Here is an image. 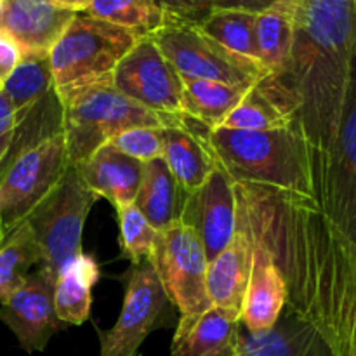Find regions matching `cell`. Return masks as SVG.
<instances>
[{
	"label": "cell",
	"mask_w": 356,
	"mask_h": 356,
	"mask_svg": "<svg viewBox=\"0 0 356 356\" xmlns=\"http://www.w3.org/2000/svg\"><path fill=\"white\" fill-rule=\"evenodd\" d=\"M76 13L52 0H2L0 31L9 35L21 56H49Z\"/></svg>",
	"instance_id": "5bb4252c"
},
{
	"label": "cell",
	"mask_w": 356,
	"mask_h": 356,
	"mask_svg": "<svg viewBox=\"0 0 356 356\" xmlns=\"http://www.w3.org/2000/svg\"><path fill=\"white\" fill-rule=\"evenodd\" d=\"M108 143L120 153L141 163L159 159L163 153L162 129L159 127L127 129V131L111 138Z\"/></svg>",
	"instance_id": "4dcf8cb0"
},
{
	"label": "cell",
	"mask_w": 356,
	"mask_h": 356,
	"mask_svg": "<svg viewBox=\"0 0 356 356\" xmlns=\"http://www.w3.org/2000/svg\"><path fill=\"white\" fill-rule=\"evenodd\" d=\"M149 37L183 79L250 89L270 73L261 63L229 51L204 33L198 23L183 17H172Z\"/></svg>",
	"instance_id": "8992f818"
},
{
	"label": "cell",
	"mask_w": 356,
	"mask_h": 356,
	"mask_svg": "<svg viewBox=\"0 0 356 356\" xmlns=\"http://www.w3.org/2000/svg\"><path fill=\"white\" fill-rule=\"evenodd\" d=\"M148 2L156 3V6H160V7H162V9H165L167 13L174 14V16L183 17V19L191 21L190 14L186 13V9H184V7L181 6V3L177 2V0H148Z\"/></svg>",
	"instance_id": "d590c367"
},
{
	"label": "cell",
	"mask_w": 356,
	"mask_h": 356,
	"mask_svg": "<svg viewBox=\"0 0 356 356\" xmlns=\"http://www.w3.org/2000/svg\"><path fill=\"white\" fill-rule=\"evenodd\" d=\"M58 7L66 10H72V13H83L87 7L92 3V0H52Z\"/></svg>",
	"instance_id": "8d00e7d4"
},
{
	"label": "cell",
	"mask_w": 356,
	"mask_h": 356,
	"mask_svg": "<svg viewBox=\"0 0 356 356\" xmlns=\"http://www.w3.org/2000/svg\"><path fill=\"white\" fill-rule=\"evenodd\" d=\"M294 9H271L256 14V45L261 65L275 75H282L287 66L294 33Z\"/></svg>",
	"instance_id": "4316f807"
},
{
	"label": "cell",
	"mask_w": 356,
	"mask_h": 356,
	"mask_svg": "<svg viewBox=\"0 0 356 356\" xmlns=\"http://www.w3.org/2000/svg\"><path fill=\"white\" fill-rule=\"evenodd\" d=\"M179 221L197 233L209 263L228 245L236 229V191L219 162L205 183L186 195Z\"/></svg>",
	"instance_id": "4fadbf2b"
},
{
	"label": "cell",
	"mask_w": 356,
	"mask_h": 356,
	"mask_svg": "<svg viewBox=\"0 0 356 356\" xmlns=\"http://www.w3.org/2000/svg\"><path fill=\"white\" fill-rule=\"evenodd\" d=\"M148 261L179 318H191L212 308L207 292V254L190 226L177 221L156 233Z\"/></svg>",
	"instance_id": "ba28073f"
},
{
	"label": "cell",
	"mask_w": 356,
	"mask_h": 356,
	"mask_svg": "<svg viewBox=\"0 0 356 356\" xmlns=\"http://www.w3.org/2000/svg\"><path fill=\"white\" fill-rule=\"evenodd\" d=\"M99 280V266L87 254H79L54 282V309L65 325H82L89 320L92 287Z\"/></svg>",
	"instance_id": "603a6c76"
},
{
	"label": "cell",
	"mask_w": 356,
	"mask_h": 356,
	"mask_svg": "<svg viewBox=\"0 0 356 356\" xmlns=\"http://www.w3.org/2000/svg\"><path fill=\"white\" fill-rule=\"evenodd\" d=\"M83 14L110 21L141 37H149L172 17H177L148 0H92Z\"/></svg>",
	"instance_id": "83f0119b"
},
{
	"label": "cell",
	"mask_w": 356,
	"mask_h": 356,
	"mask_svg": "<svg viewBox=\"0 0 356 356\" xmlns=\"http://www.w3.org/2000/svg\"><path fill=\"white\" fill-rule=\"evenodd\" d=\"M6 156H7V152L3 148H0V165H2V163H3Z\"/></svg>",
	"instance_id": "74e56055"
},
{
	"label": "cell",
	"mask_w": 356,
	"mask_h": 356,
	"mask_svg": "<svg viewBox=\"0 0 356 356\" xmlns=\"http://www.w3.org/2000/svg\"><path fill=\"white\" fill-rule=\"evenodd\" d=\"M0 174V240L19 226L51 193L68 169L63 132L3 160Z\"/></svg>",
	"instance_id": "52a82bcc"
},
{
	"label": "cell",
	"mask_w": 356,
	"mask_h": 356,
	"mask_svg": "<svg viewBox=\"0 0 356 356\" xmlns=\"http://www.w3.org/2000/svg\"><path fill=\"white\" fill-rule=\"evenodd\" d=\"M75 167L97 197L108 198L115 207L134 204L143 177L141 162L106 143Z\"/></svg>",
	"instance_id": "ffe728a7"
},
{
	"label": "cell",
	"mask_w": 356,
	"mask_h": 356,
	"mask_svg": "<svg viewBox=\"0 0 356 356\" xmlns=\"http://www.w3.org/2000/svg\"><path fill=\"white\" fill-rule=\"evenodd\" d=\"M138 356H141V355H138Z\"/></svg>",
	"instance_id": "60d3db41"
},
{
	"label": "cell",
	"mask_w": 356,
	"mask_h": 356,
	"mask_svg": "<svg viewBox=\"0 0 356 356\" xmlns=\"http://www.w3.org/2000/svg\"><path fill=\"white\" fill-rule=\"evenodd\" d=\"M117 209L118 229H120V247L124 256L134 264H141L152 256L156 232L149 226L145 216L134 204L120 205Z\"/></svg>",
	"instance_id": "f546056e"
},
{
	"label": "cell",
	"mask_w": 356,
	"mask_h": 356,
	"mask_svg": "<svg viewBox=\"0 0 356 356\" xmlns=\"http://www.w3.org/2000/svg\"><path fill=\"white\" fill-rule=\"evenodd\" d=\"M240 316L212 306L191 318H179L170 356H240Z\"/></svg>",
	"instance_id": "d6986e66"
},
{
	"label": "cell",
	"mask_w": 356,
	"mask_h": 356,
	"mask_svg": "<svg viewBox=\"0 0 356 356\" xmlns=\"http://www.w3.org/2000/svg\"><path fill=\"white\" fill-rule=\"evenodd\" d=\"M186 193L181 190L163 156L143 163V177L134 205L156 233L181 219Z\"/></svg>",
	"instance_id": "7402d4cb"
},
{
	"label": "cell",
	"mask_w": 356,
	"mask_h": 356,
	"mask_svg": "<svg viewBox=\"0 0 356 356\" xmlns=\"http://www.w3.org/2000/svg\"><path fill=\"white\" fill-rule=\"evenodd\" d=\"M143 38L124 26L79 13L49 52L52 82L58 96L111 80L125 54Z\"/></svg>",
	"instance_id": "277c9868"
},
{
	"label": "cell",
	"mask_w": 356,
	"mask_h": 356,
	"mask_svg": "<svg viewBox=\"0 0 356 356\" xmlns=\"http://www.w3.org/2000/svg\"><path fill=\"white\" fill-rule=\"evenodd\" d=\"M42 254L26 221L0 240V301L13 294L30 275L33 264L40 266Z\"/></svg>",
	"instance_id": "484cf974"
},
{
	"label": "cell",
	"mask_w": 356,
	"mask_h": 356,
	"mask_svg": "<svg viewBox=\"0 0 356 356\" xmlns=\"http://www.w3.org/2000/svg\"><path fill=\"white\" fill-rule=\"evenodd\" d=\"M54 90L49 56H24L2 82V92L16 110V125Z\"/></svg>",
	"instance_id": "d4e9b609"
},
{
	"label": "cell",
	"mask_w": 356,
	"mask_h": 356,
	"mask_svg": "<svg viewBox=\"0 0 356 356\" xmlns=\"http://www.w3.org/2000/svg\"><path fill=\"white\" fill-rule=\"evenodd\" d=\"M252 236L236 214L235 235L207 268V292L212 306L240 316L252 268Z\"/></svg>",
	"instance_id": "ac0fdd59"
},
{
	"label": "cell",
	"mask_w": 356,
	"mask_h": 356,
	"mask_svg": "<svg viewBox=\"0 0 356 356\" xmlns=\"http://www.w3.org/2000/svg\"><path fill=\"white\" fill-rule=\"evenodd\" d=\"M242 356H330L318 334L285 306L277 325L261 334H243Z\"/></svg>",
	"instance_id": "44dd1931"
},
{
	"label": "cell",
	"mask_w": 356,
	"mask_h": 356,
	"mask_svg": "<svg viewBox=\"0 0 356 356\" xmlns=\"http://www.w3.org/2000/svg\"><path fill=\"white\" fill-rule=\"evenodd\" d=\"M0 7H2V0H0Z\"/></svg>",
	"instance_id": "ab89813d"
},
{
	"label": "cell",
	"mask_w": 356,
	"mask_h": 356,
	"mask_svg": "<svg viewBox=\"0 0 356 356\" xmlns=\"http://www.w3.org/2000/svg\"><path fill=\"white\" fill-rule=\"evenodd\" d=\"M240 356H242V355H240Z\"/></svg>",
	"instance_id": "b9f144b4"
},
{
	"label": "cell",
	"mask_w": 356,
	"mask_h": 356,
	"mask_svg": "<svg viewBox=\"0 0 356 356\" xmlns=\"http://www.w3.org/2000/svg\"><path fill=\"white\" fill-rule=\"evenodd\" d=\"M0 90H2V82H0Z\"/></svg>",
	"instance_id": "f35d334b"
},
{
	"label": "cell",
	"mask_w": 356,
	"mask_h": 356,
	"mask_svg": "<svg viewBox=\"0 0 356 356\" xmlns=\"http://www.w3.org/2000/svg\"><path fill=\"white\" fill-rule=\"evenodd\" d=\"M247 90L212 80L183 79V115L193 118L209 131L218 129L242 103Z\"/></svg>",
	"instance_id": "cb8c5ba5"
},
{
	"label": "cell",
	"mask_w": 356,
	"mask_h": 356,
	"mask_svg": "<svg viewBox=\"0 0 356 356\" xmlns=\"http://www.w3.org/2000/svg\"><path fill=\"white\" fill-rule=\"evenodd\" d=\"M198 26L229 51L261 63L256 45V14L236 9H212Z\"/></svg>",
	"instance_id": "f1b7e54d"
},
{
	"label": "cell",
	"mask_w": 356,
	"mask_h": 356,
	"mask_svg": "<svg viewBox=\"0 0 356 356\" xmlns=\"http://www.w3.org/2000/svg\"><path fill=\"white\" fill-rule=\"evenodd\" d=\"M250 236L254 240L252 268L240 309V323L249 334H261L273 329L284 313L287 306V284L270 250L252 233Z\"/></svg>",
	"instance_id": "9a60e30c"
},
{
	"label": "cell",
	"mask_w": 356,
	"mask_h": 356,
	"mask_svg": "<svg viewBox=\"0 0 356 356\" xmlns=\"http://www.w3.org/2000/svg\"><path fill=\"white\" fill-rule=\"evenodd\" d=\"M320 207L356 249V56Z\"/></svg>",
	"instance_id": "8fae6325"
},
{
	"label": "cell",
	"mask_w": 356,
	"mask_h": 356,
	"mask_svg": "<svg viewBox=\"0 0 356 356\" xmlns=\"http://www.w3.org/2000/svg\"><path fill=\"white\" fill-rule=\"evenodd\" d=\"M170 301L149 261L129 271L120 316L110 330H97L99 356H138L143 341L163 323Z\"/></svg>",
	"instance_id": "9c48e42d"
},
{
	"label": "cell",
	"mask_w": 356,
	"mask_h": 356,
	"mask_svg": "<svg viewBox=\"0 0 356 356\" xmlns=\"http://www.w3.org/2000/svg\"><path fill=\"white\" fill-rule=\"evenodd\" d=\"M299 103L282 75L268 73L247 90L221 127L233 131H277L298 125ZM299 129V127H298Z\"/></svg>",
	"instance_id": "2e32d148"
},
{
	"label": "cell",
	"mask_w": 356,
	"mask_h": 356,
	"mask_svg": "<svg viewBox=\"0 0 356 356\" xmlns=\"http://www.w3.org/2000/svg\"><path fill=\"white\" fill-rule=\"evenodd\" d=\"M294 33L282 76L298 97V127L322 205L356 56V0H296Z\"/></svg>",
	"instance_id": "6da1fadb"
},
{
	"label": "cell",
	"mask_w": 356,
	"mask_h": 356,
	"mask_svg": "<svg viewBox=\"0 0 356 356\" xmlns=\"http://www.w3.org/2000/svg\"><path fill=\"white\" fill-rule=\"evenodd\" d=\"M214 9H236L261 14L271 9H296V0H218Z\"/></svg>",
	"instance_id": "1f68e13d"
},
{
	"label": "cell",
	"mask_w": 356,
	"mask_h": 356,
	"mask_svg": "<svg viewBox=\"0 0 356 356\" xmlns=\"http://www.w3.org/2000/svg\"><path fill=\"white\" fill-rule=\"evenodd\" d=\"M58 97L70 165H79L99 146L127 129H163L184 122V115L156 113L129 99L115 89L111 80L76 87Z\"/></svg>",
	"instance_id": "3957f363"
},
{
	"label": "cell",
	"mask_w": 356,
	"mask_h": 356,
	"mask_svg": "<svg viewBox=\"0 0 356 356\" xmlns=\"http://www.w3.org/2000/svg\"><path fill=\"white\" fill-rule=\"evenodd\" d=\"M207 134V127L186 115L183 124L162 129V156L186 195L202 186L218 165Z\"/></svg>",
	"instance_id": "e0dca14e"
},
{
	"label": "cell",
	"mask_w": 356,
	"mask_h": 356,
	"mask_svg": "<svg viewBox=\"0 0 356 356\" xmlns=\"http://www.w3.org/2000/svg\"><path fill=\"white\" fill-rule=\"evenodd\" d=\"M21 51L16 42L7 33L0 31V82L13 73V70L19 65Z\"/></svg>",
	"instance_id": "836d02e7"
},
{
	"label": "cell",
	"mask_w": 356,
	"mask_h": 356,
	"mask_svg": "<svg viewBox=\"0 0 356 356\" xmlns=\"http://www.w3.org/2000/svg\"><path fill=\"white\" fill-rule=\"evenodd\" d=\"M97 195L83 183L75 165H68L54 190L24 221L42 254L40 268L56 282L58 275L82 254V233Z\"/></svg>",
	"instance_id": "5b68a950"
},
{
	"label": "cell",
	"mask_w": 356,
	"mask_h": 356,
	"mask_svg": "<svg viewBox=\"0 0 356 356\" xmlns=\"http://www.w3.org/2000/svg\"><path fill=\"white\" fill-rule=\"evenodd\" d=\"M0 322L6 323L26 353L44 351L54 334L65 327L54 309V280L44 268L2 299Z\"/></svg>",
	"instance_id": "7c38bea8"
},
{
	"label": "cell",
	"mask_w": 356,
	"mask_h": 356,
	"mask_svg": "<svg viewBox=\"0 0 356 356\" xmlns=\"http://www.w3.org/2000/svg\"><path fill=\"white\" fill-rule=\"evenodd\" d=\"M207 139L219 165L235 183L315 200L309 149L298 125L277 131L218 127L209 131Z\"/></svg>",
	"instance_id": "7a4b0ae2"
},
{
	"label": "cell",
	"mask_w": 356,
	"mask_h": 356,
	"mask_svg": "<svg viewBox=\"0 0 356 356\" xmlns=\"http://www.w3.org/2000/svg\"><path fill=\"white\" fill-rule=\"evenodd\" d=\"M186 9L193 23H200L209 13L216 7L218 0H177Z\"/></svg>",
	"instance_id": "e575fe53"
},
{
	"label": "cell",
	"mask_w": 356,
	"mask_h": 356,
	"mask_svg": "<svg viewBox=\"0 0 356 356\" xmlns=\"http://www.w3.org/2000/svg\"><path fill=\"white\" fill-rule=\"evenodd\" d=\"M111 83L129 99L163 115H183V79L162 54L152 37L122 58L111 75Z\"/></svg>",
	"instance_id": "30bf717a"
},
{
	"label": "cell",
	"mask_w": 356,
	"mask_h": 356,
	"mask_svg": "<svg viewBox=\"0 0 356 356\" xmlns=\"http://www.w3.org/2000/svg\"><path fill=\"white\" fill-rule=\"evenodd\" d=\"M14 131H16V110L9 97L0 90V148L9 153L13 143Z\"/></svg>",
	"instance_id": "d6a6232c"
}]
</instances>
